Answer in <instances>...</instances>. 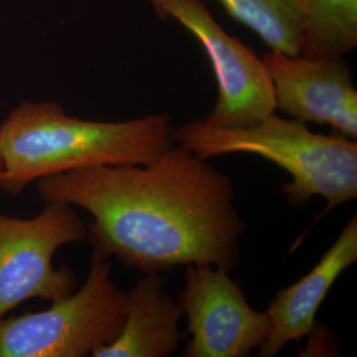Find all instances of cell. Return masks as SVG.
I'll use <instances>...</instances> for the list:
<instances>
[{"label": "cell", "instance_id": "obj_1", "mask_svg": "<svg viewBox=\"0 0 357 357\" xmlns=\"http://www.w3.org/2000/svg\"><path fill=\"white\" fill-rule=\"evenodd\" d=\"M36 188L45 204L89 212L93 253L142 275L240 266L245 222L231 178L176 143L147 165L68 171L38 178Z\"/></svg>", "mask_w": 357, "mask_h": 357}, {"label": "cell", "instance_id": "obj_2", "mask_svg": "<svg viewBox=\"0 0 357 357\" xmlns=\"http://www.w3.org/2000/svg\"><path fill=\"white\" fill-rule=\"evenodd\" d=\"M171 116L106 122L59 103L26 101L0 125V190L17 196L38 178L97 166L147 165L175 144Z\"/></svg>", "mask_w": 357, "mask_h": 357}, {"label": "cell", "instance_id": "obj_3", "mask_svg": "<svg viewBox=\"0 0 357 357\" xmlns=\"http://www.w3.org/2000/svg\"><path fill=\"white\" fill-rule=\"evenodd\" d=\"M174 142L212 159L250 153L271 162L290 176L282 193L291 206H305L315 196L327 202L323 213L357 197V143L342 135L314 132L293 118L268 115L253 126L220 128L191 121L174 128Z\"/></svg>", "mask_w": 357, "mask_h": 357}, {"label": "cell", "instance_id": "obj_4", "mask_svg": "<svg viewBox=\"0 0 357 357\" xmlns=\"http://www.w3.org/2000/svg\"><path fill=\"white\" fill-rule=\"evenodd\" d=\"M126 315V291L112 264L91 253L85 283L51 307L0 320V357L93 356L113 343Z\"/></svg>", "mask_w": 357, "mask_h": 357}, {"label": "cell", "instance_id": "obj_5", "mask_svg": "<svg viewBox=\"0 0 357 357\" xmlns=\"http://www.w3.org/2000/svg\"><path fill=\"white\" fill-rule=\"evenodd\" d=\"M88 227L72 205L48 203L38 216L0 212V320L31 299L56 302L76 290V274L54 266L60 248L86 238Z\"/></svg>", "mask_w": 357, "mask_h": 357}, {"label": "cell", "instance_id": "obj_6", "mask_svg": "<svg viewBox=\"0 0 357 357\" xmlns=\"http://www.w3.org/2000/svg\"><path fill=\"white\" fill-rule=\"evenodd\" d=\"M147 1L159 19L187 29L211 63L217 100L203 119L205 123L220 128H249L277 113L262 57L220 26L202 0Z\"/></svg>", "mask_w": 357, "mask_h": 357}, {"label": "cell", "instance_id": "obj_7", "mask_svg": "<svg viewBox=\"0 0 357 357\" xmlns=\"http://www.w3.org/2000/svg\"><path fill=\"white\" fill-rule=\"evenodd\" d=\"M176 301L191 335L184 357H249L268 339L266 311L250 306L241 286L224 268L185 266Z\"/></svg>", "mask_w": 357, "mask_h": 357}, {"label": "cell", "instance_id": "obj_8", "mask_svg": "<svg viewBox=\"0 0 357 357\" xmlns=\"http://www.w3.org/2000/svg\"><path fill=\"white\" fill-rule=\"evenodd\" d=\"M277 113L303 123L328 125L357 139V90L344 57L310 59L268 51L262 56Z\"/></svg>", "mask_w": 357, "mask_h": 357}, {"label": "cell", "instance_id": "obj_9", "mask_svg": "<svg viewBox=\"0 0 357 357\" xmlns=\"http://www.w3.org/2000/svg\"><path fill=\"white\" fill-rule=\"evenodd\" d=\"M357 261V216L340 231L319 262L299 281L278 290L265 310L270 320L268 339L258 357H275L291 343L312 333L317 314L336 280Z\"/></svg>", "mask_w": 357, "mask_h": 357}, {"label": "cell", "instance_id": "obj_10", "mask_svg": "<svg viewBox=\"0 0 357 357\" xmlns=\"http://www.w3.org/2000/svg\"><path fill=\"white\" fill-rule=\"evenodd\" d=\"M183 311L162 274H146L126 291V315L114 342L93 357H167L180 347Z\"/></svg>", "mask_w": 357, "mask_h": 357}, {"label": "cell", "instance_id": "obj_11", "mask_svg": "<svg viewBox=\"0 0 357 357\" xmlns=\"http://www.w3.org/2000/svg\"><path fill=\"white\" fill-rule=\"evenodd\" d=\"M301 13V54L344 57L357 47V0H295Z\"/></svg>", "mask_w": 357, "mask_h": 357}, {"label": "cell", "instance_id": "obj_12", "mask_svg": "<svg viewBox=\"0 0 357 357\" xmlns=\"http://www.w3.org/2000/svg\"><path fill=\"white\" fill-rule=\"evenodd\" d=\"M270 51L301 54V13L295 0H218Z\"/></svg>", "mask_w": 357, "mask_h": 357}, {"label": "cell", "instance_id": "obj_13", "mask_svg": "<svg viewBox=\"0 0 357 357\" xmlns=\"http://www.w3.org/2000/svg\"><path fill=\"white\" fill-rule=\"evenodd\" d=\"M0 172H1V167H0Z\"/></svg>", "mask_w": 357, "mask_h": 357}]
</instances>
